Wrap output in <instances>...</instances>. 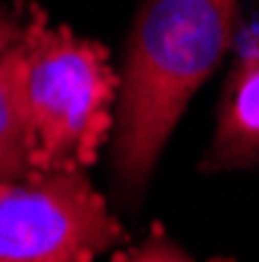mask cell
Masks as SVG:
<instances>
[{
  "instance_id": "cell-1",
  "label": "cell",
  "mask_w": 259,
  "mask_h": 262,
  "mask_svg": "<svg viewBox=\"0 0 259 262\" xmlns=\"http://www.w3.org/2000/svg\"><path fill=\"white\" fill-rule=\"evenodd\" d=\"M241 0H141L125 38L110 166L122 203L144 193L159 153L228 53Z\"/></svg>"
},
{
  "instance_id": "cell-2",
  "label": "cell",
  "mask_w": 259,
  "mask_h": 262,
  "mask_svg": "<svg viewBox=\"0 0 259 262\" xmlns=\"http://www.w3.org/2000/svg\"><path fill=\"white\" fill-rule=\"evenodd\" d=\"M116 78L103 47L69 31H28L22 103L35 169H78L113 125Z\"/></svg>"
},
{
  "instance_id": "cell-3",
  "label": "cell",
  "mask_w": 259,
  "mask_h": 262,
  "mask_svg": "<svg viewBox=\"0 0 259 262\" xmlns=\"http://www.w3.org/2000/svg\"><path fill=\"white\" fill-rule=\"evenodd\" d=\"M119 237L106 200L78 169L0 181V262H91Z\"/></svg>"
},
{
  "instance_id": "cell-4",
  "label": "cell",
  "mask_w": 259,
  "mask_h": 262,
  "mask_svg": "<svg viewBox=\"0 0 259 262\" xmlns=\"http://www.w3.org/2000/svg\"><path fill=\"white\" fill-rule=\"evenodd\" d=\"M206 172H259V28L225 81Z\"/></svg>"
},
{
  "instance_id": "cell-5",
  "label": "cell",
  "mask_w": 259,
  "mask_h": 262,
  "mask_svg": "<svg viewBox=\"0 0 259 262\" xmlns=\"http://www.w3.org/2000/svg\"><path fill=\"white\" fill-rule=\"evenodd\" d=\"M25 41L28 28L0 10V181H13L38 172L22 103Z\"/></svg>"
},
{
  "instance_id": "cell-6",
  "label": "cell",
  "mask_w": 259,
  "mask_h": 262,
  "mask_svg": "<svg viewBox=\"0 0 259 262\" xmlns=\"http://www.w3.org/2000/svg\"><path fill=\"white\" fill-rule=\"evenodd\" d=\"M125 262H193V259H190L172 237L156 234V237H150L147 244H141Z\"/></svg>"
}]
</instances>
